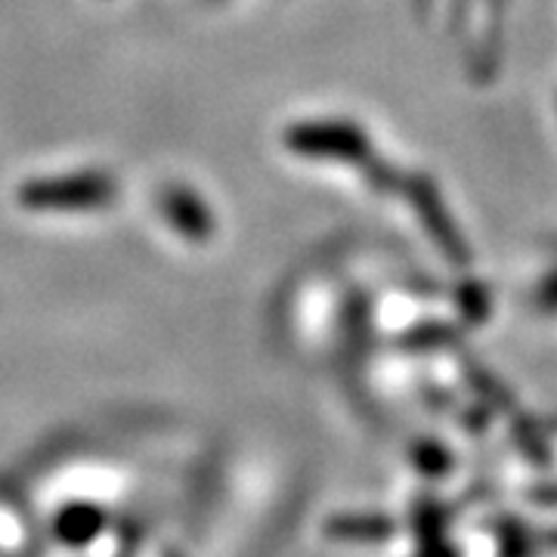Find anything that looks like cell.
I'll return each mask as SVG.
<instances>
[{
    "mask_svg": "<svg viewBox=\"0 0 557 557\" xmlns=\"http://www.w3.org/2000/svg\"><path fill=\"white\" fill-rule=\"evenodd\" d=\"M44 552L57 557H131L143 542L139 523L127 511L102 505H60L44 518Z\"/></svg>",
    "mask_w": 557,
    "mask_h": 557,
    "instance_id": "2",
    "label": "cell"
},
{
    "mask_svg": "<svg viewBox=\"0 0 557 557\" xmlns=\"http://www.w3.org/2000/svg\"><path fill=\"white\" fill-rule=\"evenodd\" d=\"M44 523L25 490L0 483V557H38Z\"/></svg>",
    "mask_w": 557,
    "mask_h": 557,
    "instance_id": "3",
    "label": "cell"
},
{
    "mask_svg": "<svg viewBox=\"0 0 557 557\" xmlns=\"http://www.w3.org/2000/svg\"><path fill=\"white\" fill-rule=\"evenodd\" d=\"M143 480L146 474L134 461H124L109 453H94V449H81V453L72 449L53 461H44L38 471H32L22 490L44 518L47 511L72 502L124 511L139 496Z\"/></svg>",
    "mask_w": 557,
    "mask_h": 557,
    "instance_id": "1",
    "label": "cell"
},
{
    "mask_svg": "<svg viewBox=\"0 0 557 557\" xmlns=\"http://www.w3.org/2000/svg\"><path fill=\"white\" fill-rule=\"evenodd\" d=\"M131 557H183V552L174 548L171 542H164V539H143Z\"/></svg>",
    "mask_w": 557,
    "mask_h": 557,
    "instance_id": "4",
    "label": "cell"
}]
</instances>
